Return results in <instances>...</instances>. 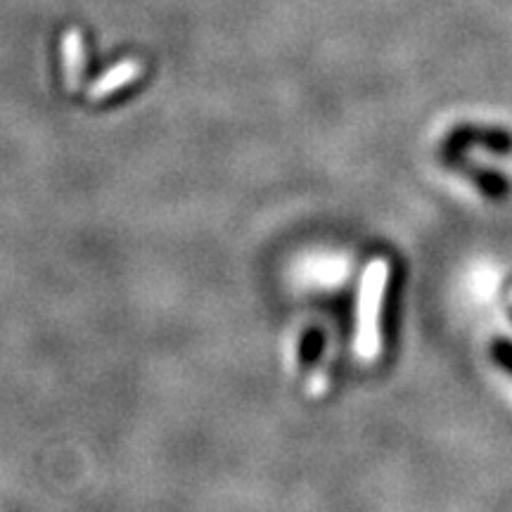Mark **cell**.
Instances as JSON below:
<instances>
[{
    "mask_svg": "<svg viewBox=\"0 0 512 512\" xmlns=\"http://www.w3.org/2000/svg\"><path fill=\"white\" fill-rule=\"evenodd\" d=\"M140 72H143V64L136 60H124L114 64L112 69H107V72L102 74L91 88H88V98L91 100L107 98V95H112L114 91H119V88L128 86L131 81H136Z\"/></svg>",
    "mask_w": 512,
    "mask_h": 512,
    "instance_id": "cell-4",
    "label": "cell"
},
{
    "mask_svg": "<svg viewBox=\"0 0 512 512\" xmlns=\"http://www.w3.org/2000/svg\"><path fill=\"white\" fill-rule=\"evenodd\" d=\"M64 55V81L69 91H76L83 76V64H86V50H83V38L76 29L67 31L62 41Z\"/></svg>",
    "mask_w": 512,
    "mask_h": 512,
    "instance_id": "cell-5",
    "label": "cell"
},
{
    "mask_svg": "<svg viewBox=\"0 0 512 512\" xmlns=\"http://www.w3.org/2000/svg\"><path fill=\"white\" fill-rule=\"evenodd\" d=\"M389 268L384 261H373L363 275L361 292H358L356 313V354L361 358L377 356L380 351V311L384 290H387Z\"/></svg>",
    "mask_w": 512,
    "mask_h": 512,
    "instance_id": "cell-1",
    "label": "cell"
},
{
    "mask_svg": "<svg viewBox=\"0 0 512 512\" xmlns=\"http://www.w3.org/2000/svg\"><path fill=\"white\" fill-rule=\"evenodd\" d=\"M489 354H491V358H494V363L498 368H503L505 373L512 375V342L510 339H505V337L494 339L489 347Z\"/></svg>",
    "mask_w": 512,
    "mask_h": 512,
    "instance_id": "cell-6",
    "label": "cell"
},
{
    "mask_svg": "<svg viewBox=\"0 0 512 512\" xmlns=\"http://www.w3.org/2000/svg\"><path fill=\"white\" fill-rule=\"evenodd\" d=\"M472 147H484L494 155H512V133L508 128L498 126H479V124H460L448 131L441 143V157L448 164L451 159L463 157Z\"/></svg>",
    "mask_w": 512,
    "mask_h": 512,
    "instance_id": "cell-2",
    "label": "cell"
},
{
    "mask_svg": "<svg viewBox=\"0 0 512 512\" xmlns=\"http://www.w3.org/2000/svg\"><path fill=\"white\" fill-rule=\"evenodd\" d=\"M448 166H453V169L460 171L465 178H470V181L477 185V190L482 192L484 197H489V200L501 202L512 192L510 178H505L503 174H498V171H494V169H486V166L472 164L463 157L453 159V162H448Z\"/></svg>",
    "mask_w": 512,
    "mask_h": 512,
    "instance_id": "cell-3",
    "label": "cell"
}]
</instances>
